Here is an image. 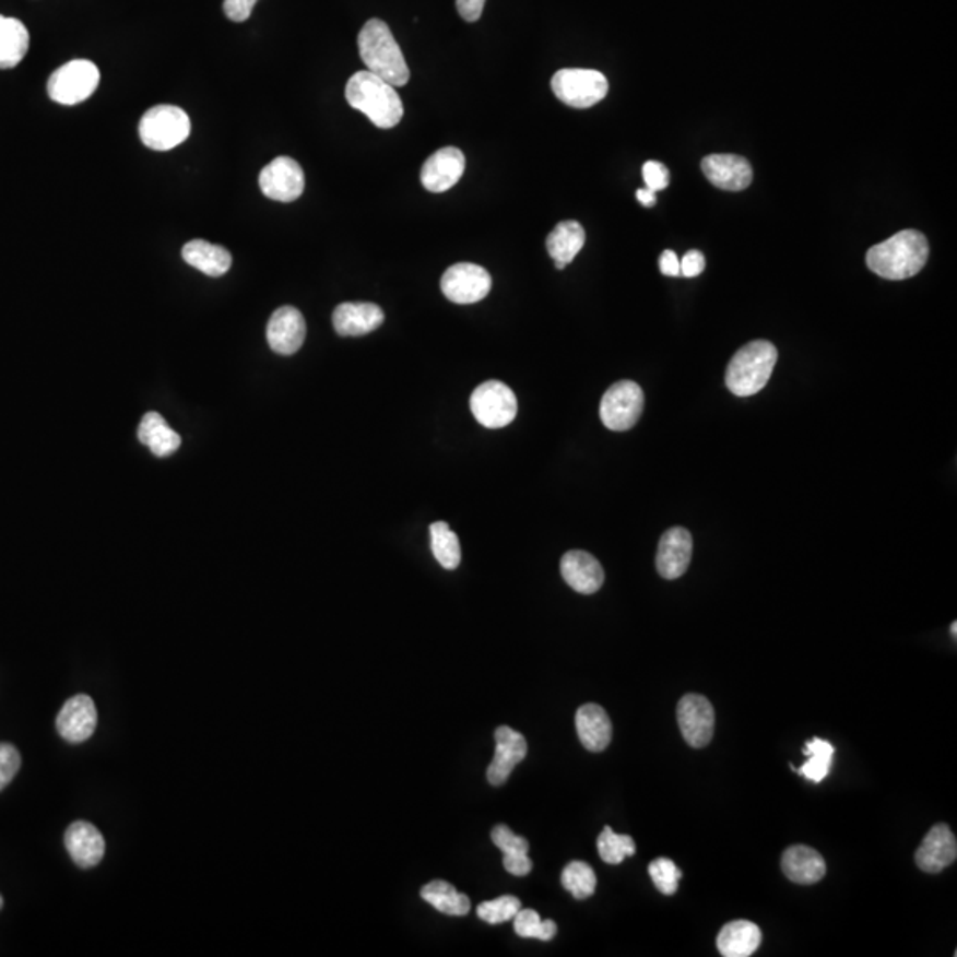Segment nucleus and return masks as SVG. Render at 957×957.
<instances>
[{"label":"nucleus","mask_w":957,"mask_h":957,"mask_svg":"<svg viewBox=\"0 0 957 957\" xmlns=\"http://www.w3.org/2000/svg\"><path fill=\"white\" fill-rule=\"evenodd\" d=\"M383 310L369 302H346L333 310V329L343 338H358L383 324Z\"/></svg>","instance_id":"obj_20"},{"label":"nucleus","mask_w":957,"mask_h":957,"mask_svg":"<svg viewBox=\"0 0 957 957\" xmlns=\"http://www.w3.org/2000/svg\"><path fill=\"white\" fill-rule=\"evenodd\" d=\"M512 920H515V931L521 938L550 942L557 934V924L554 920H541L540 913L534 910H520Z\"/></svg>","instance_id":"obj_36"},{"label":"nucleus","mask_w":957,"mask_h":957,"mask_svg":"<svg viewBox=\"0 0 957 957\" xmlns=\"http://www.w3.org/2000/svg\"><path fill=\"white\" fill-rule=\"evenodd\" d=\"M643 392L638 383L621 380L601 399L600 417L612 432H628L642 415Z\"/></svg>","instance_id":"obj_9"},{"label":"nucleus","mask_w":957,"mask_h":957,"mask_svg":"<svg viewBox=\"0 0 957 957\" xmlns=\"http://www.w3.org/2000/svg\"><path fill=\"white\" fill-rule=\"evenodd\" d=\"M803 754L807 756V760L803 763L800 770H796L798 773L819 784L830 773L836 748H834L830 742H825L822 737H814V740L807 742V745L803 748Z\"/></svg>","instance_id":"obj_32"},{"label":"nucleus","mask_w":957,"mask_h":957,"mask_svg":"<svg viewBox=\"0 0 957 957\" xmlns=\"http://www.w3.org/2000/svg\"><path fill=\"white\" fill-rule=\"evenodd\" d=\"M552 90L563 104L572 108H589L600 104L609 93V80L596 70L568 68L555 73Z\"/></svg>","instance_id":"obj_7"},{"label":"nucleus","mask_w":957,"mask_h":957,"mask_svg":"<svg viewBox=\"0 0 957 957\" xmlns=\"http://www.w3.org/2000/svg\"><path fill=\"white\" fill-rule=\"evenodd\" d=\"M649 876L658 890L665 896H674L680 887L683 873L671 859H657L649 864Z\"/></svg>","instance_id":"obj_38"},{"label":"nucleus","mask_w":957,"mask_h":957,"mask_svg":"<svg viewBox=\"0 0 957 957\" xmlns=\"http://www.w3.org/2000/svg\"><path fill=\"white\" fill-rule=\"evenodd\" d=\"M99 84V70L85 59H75L54 71L48 79V96L59 105L82 104Z\"/></svg>","instance_id":"obj_6"},{"label":"nucleus","mask_w":957,"mask_h":957,"mask_svg":"<svg viewBox=\"0 0 957 957\" xmlns=\"http://www.w3.org/2000/svg\"><path fill=\"white\" fill-rule=\"evenodd\" d=\"M486 0H456V8L465 22H477L483 16Z\"/></svg>","instance_id":"obj_43"},{"label":"nucleus","mask_w":957,"mask_h":957,"mask_svg":"<svg viewBox=\"0 0 957 957\" xmlns=\"http://www.w3.org/2000/svg\"><path fill=\"white\" fill-rule=\"evenodd\" d=\"M358 52L367 71L387 80L394 87L409 84V64L395 42L394 34L383 20H369L362 27L358 34Z\"/></svg>","instance_id":"obj_3"},{"label":"nucleus","mask_w":957,"mask_h":957,"mask_svg":"<svg viewBox=\"0 0 957 957\" xmlns=\"http://www.w3.org/2000/svg\"><path fill=\"white\" fill-rule=\"evenodd\" d=\"M763 942L759 925L748 920H734L723 925L718 934L717 947L723 957H748L756 953Z\"/></svg>","instance_id":"obj_25"},{"label":"nucleus","mask_w":957,"mask_h":957,"mask_svg":"<svg viewBox=\"0 0 957 957\" xmlns=\"http://www.w3.org/2000/svg\"><path fill=\"white\" fill-rule=\"evenodd\" d=\"M258 4V0H224V13L231 22H245L250 19L253 5Z\"/></svg>","instance_id":"obj_41"},{"label":"nucleus","mask_w":957,"mask_h":957,"mask_svg":"<svg viewBox=\"0 0 957 957\" xmlns=\"http://www.w3.org/2000/svg\"><path fill=\"white\" fill-rule=\"evenodd\" d=\"M596 873L586 862H569L563 871V887L571 891L575 899H587L596 890Z\"/></svg>","instance_id":"obj_35"},{"label":"nucleus","mask_w":957,"mask_h":957,"mask_svg":"<svg viewBox=\"0 0 957 957\" xmlns=\"http://www.w3.org/2000/svg\"><path fill=\"white\" fill-rule=\"evenodd\" d=\"M702 173L709 184L722 190L740 192L751 187L752 165L748 160L737 155H709L702 160Z\"/></svg>","instance_id":"obj_19"},{"label":"nucleus","mask_w":957,"mask_h":957,"mask_svg":"<svg viewBox=\"0 0 957 957\" xmlns=\"http://www.w3.org/2000/svg\"><path fill=\"white\" fill-rule=\"evenodd\" d=\"M307 324L300 310L286 306L273 312L268 321L267 339L273 352L293 355L306 341Z\"/></svg>","instance_id":"obj_15"},{"label":"nucleus","mask_w":957,"mask_h":957,"mask_svg":"<svg viewBox=\"0 0 957 957\" xmlns=\"http://www.w3.org/2000/svg\"><path fill=\"white\" fill-rule=\"evenodd\" d=\"M782 871L798 885H814L825 877V859L808 846H791L782 854Z\"/></svg>","instance_id":"obj_23"},{"label":"nucleus","mask_w":957,"mask_h":957,"mask_svg":"<svg viewBox=\"0 0 957 957\" xmlns=\"http://www.w3.org/2000/svg\"><path fill=\"white\" fill-rule=\"evenodd\" d=\"M429 532H432L433 555L440 563L441 568H458L461 563V546L451 527L447 525L446 521H435L429 527Z\"/></svg>","instance_id":"obj_33"},{"label":"nucleus","mask_w":957,"mask_h":957,"mask_svg":"<svg viewBox=\"0 0 957 957\" xmlns=\"http://www.w3.org/2000/svg\"><path fill=\"white\" fill-rule=\"evenodd\" d=\"M677 723L686 743L694 748H702L713 740V706L705 695H685L677 705Z\"/></svg>","instance_id":"obj_12"},{"label":"nucleus","mask_w":957,"mask_h":957,"mask_svg":"<svg viewBox=\"0 0 957 957\" xmlns=\"http://www.w3.org/2000/svg\"><path fill=\"white\" fill-rule=\"evenodd\" d=\"M185 263L198 268L199 272L206 273L208 277H222L229 272L233 258L221 245H213L206 239H192L181 250Z\"/></svg>","instance_id":"obj_26"},{"label":"nucleus","mask_w":957,"mask_h":957,"mask_svg":"<svg viewBox=\"0 0 957 957\" xmlns=\"http://www.w3.org/2000/svg\"><path fill=\"white\" fill-rule=\"evenodd\" d=\"M20 766H22V757L16 746L0 743V791L11 784L14 775L19 773Z\"/></svg>","instance_id":"obj_39"},{"label":"nucleus","mask_w":957,"mask_h":957,"mask_svg":"<svg viewBox=\"0 0 957 957\" xmlns=\"http://www.w3.org/2000/svg\"><path fill=\"white\" fill-rule=\"evenodd\" d=\"M957 859V842L953 830L944 823L934 825L915 853L920 871L938 874Z\"/></svg>","instance_id":"obj_18"},{"label":"nucleus","mask_w":957,"mask_h":957,"mask_svg":"<svg viewBox=\"0 0 957 957\" xmlns=\"http://www.w3.org/2000/svg\"><path fill=\"white\" fill-rule=\"evenodd\" d=\"M521 910V901L515 896H503L495 901L481 902L477 908L478 919L488 924H504L507 920L515 919Z\"/></svg>","instance_id":"obj_37"},{"label":"nucleus","mask_w":957,"mask_h":957,"mask_svg":"<svg viewBox=\"0 0 957 957\" xmlns=\"http://www.w3.org/2000/svg\"><path fill=\"white\" fill-rule=\"evenodd\" d=\"M470 410L478 424L489 429H498L511 424L517 417V395L503 381H484L470 398Z\"/></svg>","instance_id":"obj_8"},{"label":"nucleus","mask_w":957,"mask_h":957,"mask_svg":"<svg viewBox=\"0 0 957 957\" xmlns=\"http://www.w3.org/2000/svg\"><path fill=\"white\" fill-rule=\"evenodd\" d=\"M190 128L192 125L184 108L156 105L142 116L139 135L150 150L170 151L187 141Z\"/></svg>","instance_id":"obj_5"},{"label":"nucleus","mask_w":957,"mask_h":957,"mask_svg":"<svg viewBox=\"0 0 957 957\" xmlns=\"http://www.w3.org/2000/svg\"><path fill=\"white\" fill-rule=\"evenodd\" d=\"M586 244V231L577 221H564L546 238V249L558 270L568 267Z\"/></svg>","instance_id":"obj_27"},{"label":"nucleus","mask_w":957,"mask_h":957,"mask_svg":"<svg viewBox=\"0 0 957 957\" xmlns=\"http://www.w3.org/2000/svg\"><path fill=\"white\" fill-rule=\"evenodd\" d=\"M465 155L458 147H441L424 162L421 181L427 192L451 190L465 173Z\"/></svg>","instance_id":"obj_14"},{"label":"nucleus","mask_w":957,"mask_h":957,"mask_svg":"<svg viewBox=\"0 0 957 957\" xmlns=\"http://www.w3.org/2000/svg\"><path fill=\"white\" fill-rule=\"evenodd\" d=\"M64 844H67L68 853L71 860L79 867L91 869L98 865L104 859L105 840L99 834L98 828L93 823L75 822L71 823L67 834H64Z\"/></svg>","instance_id":"obj_22"},{"label":"nucleus","mask_w":957,"mask_h":957,"mask_svg":"<svg viewBox=\"0 0 957 957\" xmlns=\"http://www.w3.org/2000/svg\"><path fill=\"white\" fill-rule=\"evenodd\" d=\"M493 844L504 854V869L512 876H527L532 871V860L529 859V840L517 836L506 825L495 826L492 830Z\"/></svg>","instance_id":"obj_28"},{"label":"nucleus","mask_w":957,"mask_h":957,"mask_svg":"<svg viewBox=\"0 0 957 957\" xmlns=\"http://www.w3.org/2000/svg\"><path fill=\"white\" fill-rule=\"evenodd\" d=\"M98 711L90 695L79 694L64 702L57 714L56 728L68 743H82L96 731Z\"/></svg>","instance_id":"obj_13"},{"label":"nucleus","mask_w":957,"mask_h":957,"mask_svg":"<svg viewBox=\"0 0 957 957\" xmlns=\"http://www.w3.org/2000/svg\"><path fill=\"white\" fill-rule=\"evenodd\" d=\"M421 897L446 915L463 917L470 911L469 897L456 890L451 883L441 882V879L427 883L426 887L421 890Z\"/></svg>","instance_id":"obj_31"},{"label":"nucleus","mask_w":957,"mask_h":957,"mask_svg":"<svg viewBox=\"0 0 957 957\" xmlns=\"http://www.w3.org/2000/svg\"><path fill=\"white\" fill-rule=\"evenodd\" d=\"M681 275L685 277H697L705 272L706 259L699 250H690L685 253V258L680 261Z\"/></svg>","instance_id":"obj_42"},{"label":"nucleus","mask_w":957,"mask_h":957,"mask_svg":"<svg viewBox=\"0 0 957 957\" xmlns=\"http://www.w3.org/2000/svg\"><path fill=\"white\" fill-rule=\"evenodd\" d=\"M643 181H646V187L651 188L652 192H660V190H665L671 184V173L666 169L665 165L660 164V162H646L643 164Z\"/></svg>","instance_id":"obj_40"},{"label":"nucleus","mask_w":957,"mask_h":957,"mask_svg":"<svg viewBox=\"0 0 957 957\" xmlns=\"http://www.w3.org/2000/svg\"><path fill=\"white\" fill-rule=\"evenodd\" d=\"M2 906H4V899H2V896H0V908H2Z\"/></svg>","instance_id":"obj_47"},{"label":"nucleus","mask_w":957,"mask_h":957,"mask_svg":"<svg viewBox=\"0 0 957 957\" xmlns=\"http://www.w3.org/2000/svg\"><path fill=\"white\" fill-rule=\"evenodd\" d=\"M598 853L606 864L617 865L625 862L628 856H634L637 853V846L631 837L619 836L611 826H605L598 837Z\"/></svg>","instance_id":"obj_34"},{"label":"nucleus","mask_w":957,"mask_h":957,"mask_svg":"<svg viewBox=\"0 0 957 957\" xmlns=\"http://www.w3.org/2000/svg\"><path fill=\"white\" fill-rule=\"evenodd\" d=\"M28 42L27 27L20 20L0 14V70H11L24 61Z\"/></svg>","instance_id":"obj_30"},{"label":"nucleus","mask_w":957,"mask_h":957,"mask_svg":"<svg viewBox=\"0 0 957 957\" xmlns=\"http://www.w3.org/2000/svg\"><path fill=\"white\" fill-rule=\"evenodd\" d=\"M950 631H953V637L956 638V634H957V623H953V628H950Z\"/></svg>","instance_id":"obj_46"},{"label":"nucleus","mask_w":957,"mask_h":957,"mask_svg":"<svg viewBox=\"0 0 957 957\" xmlns=\"http://www.w3.org/2000/svg\"><path fill=\"white\" fill-rule=\"evenodd\" d=\"M259 187L272 201L293 202L304 193L306 174L296 160L279 156L259 174Z\"/></svg>","instance_id":"obj_11"},{"label":"nucleus","mask_w":957,"mask_h":957,"mask_svg":"<svg viewBox=\"0 0 957 957\" xmlns=\"http://www.w3.org/2000/svg\"><path fill=\"white\" fill-rule=\"evenodd\" d=\"M495 742H497L495 757H493L486 775H488L489 784L503 785L511 777L518 763L525 759L529 748H527L525 736L515 729L507 728V725L495 731Z\"/></svg>","instance_id":"obj_17"},{"label":"nucleus","mask_w":957,"mask_h":957,"mask_svg":"<svg viewBox=\"0 0 957 957\" xmlns=\"http://www.w3.org/2000/svg\"><path fill=\"white\" fill-rule=\"evenodd\" d=\"M560 572L572 591L580 594H594L605 582V571L600 560L583 550H571L560 560Z\"/></svg>","instance_id":"obj_21"},{"label":"nucleus","mask_w":957,"mask_h":957,"mask_svg":"<svg viewBox=\"0 0 957 957\" xmlns=\"http://www.w3.org/2000/svg\"><path fill=\"white\" fill-rule=\"evenodd\" d=\"M139 440L150 447V451L158 458L174 454L181 446V437L156 412L146 413L142 418L139 426Z\"/></svg>","instance_id":"obj_29"},{"label":"nucleus","mask_w":957,"mask_h":957,"mask_svg":"<svg viewBox=\"0 0 957 957\" xmlns=\"http://www.w3.org/2000/svg\"><path fill=\"white\" fill-rule=\"evenodd\" d=\"M440 286L449 300L460 306H470L483 300L492 292V275L478 264H452L444 273Z\"/></svg>","instance_id":"obj_10"},{"label":"nucleus","mask_w":957,"mask_h":957,"mask_svg":"<svg viewBox=\"0 0 957 957\" xmlns=\"http://www.w3.org/2000/svg\"><path fill=\"white\" fill-rule=\"evenodd\" d=\"M347 104L366 114L378 128H394L403 119L404 107L395 87L371 71H358L346 84Z\"/></svg>","instance_id":"obj_2"},{"label":"nucleus","mask_w":957,"mask_h":957,"mask_svg":"<svg viewBox=\"0 0 957 957\" xmlns=\"http://www.w3.org/2000/svg\"><path fill=\"white\" fill-rule=\"evenodd\" d=\"M660 270H662L663 275H666V277H680V258H677L676 252L665 250V252L662 253V258H660Z\"/></svg>","instance_id":"obj_44"},{"label":"nucleus","mask_w":957,"mask_h":957,"mask_svg":"<svg viewBox=\"0 0 957 957\" xmlns=\"http://www.w3.org/2000/svg\"><path fill=\"white\" fill-rule=\"evenodd\" d=\"M577 732L580 742L589 752H603L612 742V722L605 709L598 705L578 708Z\"/></svg>","instance_id":"obj_24"},{"label":"nucleus","mask_w":957,"mask_h":957,"mask_svg":"<svg viewBox=\"0 0 957 957\" xmlns=\"http://www.w3.org/2000/svg\"><path fill=\"white\" fill-rule=\"evenodd\" d=\"M694 541L690 532L683 527L669 529L660 540L657 554V569L665 580L683 577L690 566Z\"/></svg>","instance_id":"obj_16"},{"label":"nucleus","mask_w":957,"mask_h":957,"mask_svg":"<svg viewBox=\"0 0 957 957\" xmlns=\"http://www.w3.org/2000/svg\"><path fill=\"white\" fill-rule=\"evenodd\" d=\"M779 352L768 341H752L737 350L729 362L725 383L732 394L740 398L757 394L770 381Z\"/></svg>","instance_id":"obj_4"},{"label":"nucleus","mask_w":957,"mask_h":957,"mask_svg":"<svg viewBox=\"0 0 957 957\" xmlns=\"http://www.w3.org/2000/svg\"><path fill=\"white\" fill-rule=\"evenodd\" d=\"M930 258V244L919 231L897 233L883 244L869 249L867 267L879 277L888 281H905L915 277Z\"/></svg>","instance_id":"obj_1"},{"label":"nucleus","mask_w":957,"mask_h":957,"mask_svg":"<svg viewBox=\"0 0 957 957\" xmlns=\"http://www.w3.org/2000/svg\"><path fill=\"white\" fill-rule=\"evenodd\" d=\"M637 199L642 202L643 206L651 208L657 204V192H652L651 188H640L637 190Z\"/></svg>","instance_id":"obj_45"}]
</instances>
